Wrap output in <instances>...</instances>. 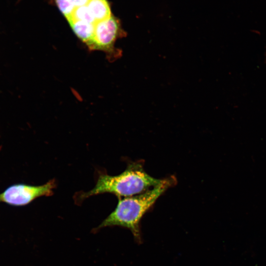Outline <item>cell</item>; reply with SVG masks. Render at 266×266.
Returning <instances> with one entry per match:
<instances>
[{
	"instance_id": "1",
	"label": "cell",
	"mask_w": 266,
	"mask_h": 266,
	"mask_svg": "<svg viewBox=\"0 0 266 266\" xmlns=\"http://www.w3.org/2000/svg\"><path fill=\"white\" fill-rule=\"evenodd\" d=\"M172 178L164 179L159 185L135 196L119 198L115 210L96 228L118 226L129 229L140 241V221L158 199L173 183Z\"/></svg>"
},
{
	"instance_id": "2",
	"label": "cell",
	"mask_w": 266,
	"mask_h": 266,
	"mask_svg": "<svg viewBox=\"0 0 266 266\" xmlns=\"http://www.w3.org/2000/svg\"><path fill=\"white\" fill-rule=\"evenodd\" d=\"M163 180L149 175L140 164L133 163L119 175H100L94 188L81 197L84 199L103 193H113L119 197H131L159 185Z\"/></svg>"
},
{
	"instance_id": "3",
	"label": "cell",
	"mask_w": 266,
	"mask_h": 266,
	"mask_svg": "<svg viewBox=\"0 0 266 266\" xmlns=\"http://www.w3.org/2000/svg\"><path fill=\"white\" fill-rule=\"evenodd\" d=\"M125 34L119 20L111 16L95 24L94 37L89 49L102 51L116 57L119 56L120 52L116 50L114 44L118 38Z\"/></svg>"
},
{
	"instance_id": "4",
	"label": "cell",
	"mask_w": 266,
	"mask_h": 266,
	"mask_svg": "<svg viewBox=\"0 0 266 266\" xmlns=\"http://www.w3.org/2000/svg\"><path fill=\"white\" fill-rule=\"evenodd\" d=\"M55 185L54 180L40 186L13 185L0 195V201L15 206L26 205L38 197L51 195Z\"/></svg>"
},
{
	"instance_id": "5",
	"label": "cell",
	"mask_w": 266,
	"mask_h": 266,
	"mask_svg": "<svg viewBox=\"0 0 266 266\" xmlns=\"http://www.w3.org/2000/svg\"><path fill=\"white\" fill-rule=\"evenodd\" d=\"M77 36L88 46H90L94 35L95 24L70 18L67 19Z\"/></svg>"
},
{
	"instance_id": "6",
	"label": "cell",
	"mask_w": 266,
	"mask_h": 266,
	"mask_svg": "<svg viewBox=\"0 0 266 266\" xmlns=\"http://www.w3.org/2000/svg\"><path fill=\"white\" fill-rule=\"evenodd\" d=\"M87 6L96 23L111 16L110 9L106 0H90Z\"/></svg>"
},
{
	"instance_id": "7",
	"label": "cell",
	"mask_w": 266,
	"mask_h": 266,
	"mask_svg": "<svg viewBox=\"0 0 266 266\" xmlns=\"http://www.w3.org/2000/svg\"><path fill=\"white\" fill-rule=\"evenodd\" d=\"M70 18L92 24L96 23L87 5L75 7L71 17Z\"/></svg>"
},
{
	"instance_id": "8",
	"label": "cell",
	"mask_w": 266,
	"mask_h": 266,
	"mask_svg": "<svg viewBox=\"0 0 266 266\" xmlns=\"http://www.w3.org/2000/svg\"><path fill=\"white\" fill-rule=\"evenodd\" d=\"M63 14L66 19L71 17L75 8L72 0H55Z\"/></svg>"
},
{
	"instance_id": "9",
	"label": "cell",
	"mask_w": 266,
	"mask_h": 266,
	"mask_svg": "<svg viewBox=\"0 0 266 266\" xmlns=\"http://www.w3.org/2000/svg\"><path fill=\"white\" fill-rule=\"evenodd\" d=\"M75 7L87 5L90 0H72Z\"/></svg>"
}]
</instances>
